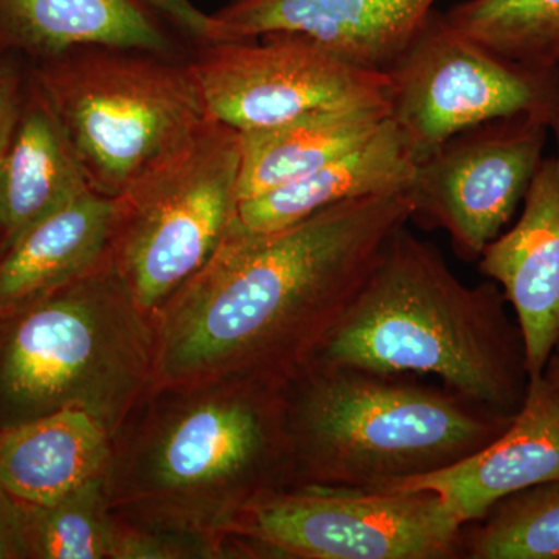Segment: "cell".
Wrapping results in <instances>:
<instances>
[{"mask_svg": "<svg viewBox=\"0 0 559 559\" xmlns=\"http://www.w3.org/2000/svg\"><path fill=\"white\" fill-rule=\"evenodd\" d=\"M409 194L341 202L282 229L235 219L218 249L154 312L153 385L242 381L285 389L358 297Z\"/></svg>", "mask_w": 559, "mask_h": 559, "instance_id": "1", "label": "cell"}, {"mask_svg": "<svg viewBox=\"0 0 559 559\" xmlns=\"http://www.w3.org/2000/svg\"><path fill=\"white\" fill-rule=\"evenodd\" d=\"M103 481L110 514L124 524L223 546L249 503L294 485L285 389L151 385L114 433Z\"/></svg>", "mask_w": 559, "mask_h": 559, "instance_id": "2", "label": "cell"}, {"mask_svg": "<svg viewBox=\"0 0 559 559\" xmlns=\"http://www.w3.org/2000/svg\"><path fill=\"white\" fill-rule=\"evenodd\" d=\"M407 226L390 237L314 360L437 378L463 399L514 417L530 374L524 336L506 294L489 278L463 283L440 249Z\"/></svg>", "mask_w": 559, "mask_h": 559, "instance_id": "3", "label": "cell"}, {"mask_svg": "<svg viewBox=\"0 0 559 559\" xmlns=\"http://www.w3.org/2000/svg\"><path fill=\"white\" fill-rule=\"evenodd\" d=\"M312 360L285 388L294 485L381 489L476 454L513 417L443 385Z\"/></svg>", "mask_w": 559, "mask_h": 559, "instance_id": "4", "label": "cell"}, {"mask_svg": "<svg viewBox=\"0 0 559 559\" xmlns=\"http://www.w3.org/2000/svg\"><path fill=\"white\" fill-rule=\"evenodd\" d=\"M0 311L16 318L0 347V400L17 423L80 409L114 437L154 384V318L110 252L64 285Z\"/></svg>", "mask_w": 559, "mask_h": 559, "instance_id": "5", "label": "cell"}, {"mask_svg": "<svg viewBox=\"0 0 559 559\" xmlns=\"http://www.w3.org/2000/svg\"><path fill=\"white\" fill-rule=\"evenodd\" d=\"M28 79L90 189L110 200L212 119L190 64L150 51L73 49L35 61Z\"/></svg>", "mask_w": 559, "mask_h": 559, "instance_id": "6", "label": "cell"}, {"mask_svg": "<svg viewBox=\"0 0 559 559\" xmlns=\"http://www.w3.org/2000/svg\"><path fill=\"white\" fill-rule=\"evenodd\" d=\"M241 132L210 119L112 198L110 255L154 314L218 249L240 205Z\"/></svg>", "mask_w": 559, "mask_h": 559, "instance_id": "7", "label": "cell"}, {"mask_svg": "<svg viewBox=\"0 0 559 559\" xmlns=\"http://www.w3.org/2000/svg\"><path fill=\"white\" fill-rule=\"evenodd\" d=\"M465 532L430 491L297 485L253 500L221 538L246 558L455 559Z\"/></svg>", "mask_w": 559, "mask_h": 559, "instance_id": "8", "label": "cell"}, {"mask_svg": "<svg viewBox=\"0 0 559 559\" xmlns=\"http://www.w3.org/2000/svg\"><path fill=\"white\" fill-rule=\"evenodd\" d=\"M388 75L390 119L418 162L487 121L532 114L551 123L559 110V70L506 60L452 27L439 10Z\"/></svg>", "mask_w": 559, "mask_h": 559, "instance_id": "9", "label": "cell"}, {"mask_svg": "<svg viewBox=\"0 0 559 559\" xmlns=\"http://www.w3.org/2000/svg\"><path fill=\"white\" fill-rule=\"evenodd\" d=\"M189 64L209 116L240 132L318 109L390 103L388 73L358 68L290 33L204 44Z\"/></svg>", "mask_w": 559, "mask_h": 559, "instance_id": "10", "label": "cell"}, {"mask_svg": "<svg viewBox=\"0 0 559 559\" xmlns=\"http://www.w3.org/2000/svg\"><path fill=\"white\" fill-rule=\"evenodd\" d=\"M549 132L546 119L520 114L452 135L417 164L412 221L447 231L460 259L479 260L524 201Z\"/></svg>", "mask_w": 559, "mask_h": 559, "instance_id": "11", "label": "cell"}, {"mask_svg": "<svg viewBox=\"0 0 559 559\" xmlns=\"http://www.w3.org/2000/svg\"><path fill=\"white\" fill-rule=\"evenodd\" d=\"M437 0H227L209 14L205 44L270 33L307 36L358 68L388 73ZM204 46V44H202Z\"/></svg>", "mask_w": 559, "mask_h": 559, "instance_id": "12", "label": "cell"}, {"mask_svg": "<svg viewBox=\"0 0 559 559\" xmlns=\"http://www.w3.org/2000/svg\"><path fill=\"white\" fill-rule=\"evenodd\" d=\"M559 480V381L544 371L530 378L509 428L476 454L426 476L381 489L430 491L460 524L484 520L500 500Z\"/></svg>", "mask_w": 559, "mask_h": 559, "instance_id": "13", "label": "cell"}, {"mask_svg": "<svg viewBox=\"0 0 559 559\" xmlns=\"http://www.w3.org/2000/svg\"><path fill=\"white\" fill-rule=\"evenodd\" d=\"M550 132L557 151L540 162L520 219L477 260L520 323L530 378L546 371L559 345V110Z\"/></svg>", "mask_w": 559, "mask_h": 559, "instance_id": "14", "label": "cell"}, {"mask_svg": "<svg viewBox=\"0 0 559 559\" xmlns=\"http://www.w3.org/2000/svg\"><path fill=\"white\" fill-rule=\"evenodd\" d=\"M162 22L145 0H0V57L43 61L83 47L171 57L176 46Z\"/></svg>", "mask_w": 559, "mask_h": 559, "instance_id": "15", "label": "cell"}, {"mask_svg": "<svg viewBox=\"0 0 559 559\" xmlns=\"http://www.w3.org/2000/svg\"><path fill=\"white\" fill-rule=\"evenodd\" d=\"M86 190L60 121L25 76L20 116L0 157V255Z\"/></svg>", "mask_w": 559, "mask_h": 559, "instance_id": "16", "label": "cell"}, {"mask_svg": "<svg viewBox=\"0 0 559 559\" xmlns=\"http://www.w3.org/2000/svg\"><path fill=\"white\" fill-rule=\"evenodd\" d=\"M110 440L108 426L80 409L0 429V489L21 506L57 502L103 476Z\"/></svg>", "mask_w": 559, "mask_h": 559, "instance_id": "17", "label": "cell"}, {"mask_svg": "<svg viewBox=\"0 0 559 559\" xmlns=\"http://www.w3.org/2000/svg\"><path fill=\"white\" fill-rule=\"evenodd\" d=\"M417 164L403 132L389 119L377 134L319 170L241 201L237 221L248 230H275L341 202L407 193Z\"/></svg>", "mask_w": 559, "mask_h": 559, "instance_id": "18", "label": "cell"}, {"mask_svg": "<svg viewBox=\"0 0 559 559\" xmlns=\"http://www.w3.org/2000/svg\"><path fill=\"white\" fill-rule=\"evenodd\" d=\"M114 201L86 190L0 255V310L36 299L97 266L110 252Z\"/></svg>", "mask_w": 559, "mask_h": 559, "instance_id": "19", "label": "cell"}, {"mask_svg": "<svg viewBox=\"0 0 559 559\" xmlns=\"http://www.w3.org/2000/svg\"><path fill=\"white\" fill-rule=\"evenodd\" d=\"M389 119V102L364 103L241 132L240 202L319 170L377 134Z\"/></svg>", "mask_w": 559, "mask_h": 559, "instance_id": "20", "label": "cell"}, {"mask_svg": "<svg viewBox=\"0 0 559 559\" xmlns=\"http://www.w3.org/2000/svg\"><path fill=\"white\" fill-rule=\"evenodd\" d=\"M16 510L25 557L119 559L121 524L110 514L103 476L57 502Z\"/></svg>", "mask_w": 559, "mask_h": 559, "instance_id": "21", "label": "cell"}, {"mask_svg": "<svg viewBox=\"0 0 559 559\" xmlns=\"http://www.w3.org/2000/svg\"><path fill=\"white\" fill-rule=\"evenodd\" d=\"M444 16L506 60L559 70V0H463Z\"/></svg>", "mask_w": 559, "mask_h": 559, "instance_id": "22", "label": "cell"}, {"mask_svg": "<svg viewBox=\"0 0 559 559\" xmlns=\"http://www.w3.org/2000/svg\"><path fill=\"white\" fill-rule=\"evenodd\" d=\"M463 558L559 559V480L500 500L466 527Z\"/></svg>", "mask_w": 559, "mask_h": 559, "instance_id": "23", "label": "cell"}, {"mask_svg": "<svg viewBox=\"0 0 559 559\" xmlns=\"http://www.w3.org/2000/svg\"><path fill=\"white\" fill-rule=\"evenodd\" d=\"M25 76L10 55L0 57V157L20 116Z\"/></svg>", "mask_w": 559, "mask_h": 559, "instance_id": "24", "label": "cell"}, {"mask_svg": "<svg viewBox=\"0 0 559 559\" xmlns=\"http://www.w3.org/2000/svg\"><path fill=\"white\" fill-rule=\"evenodd\" d=\"M145 2L183 35L198 43H205L209 14L191 5L190 0H145Z\"/></svg>", "mask_w": 559, "mask_h": 559, "instance_id": "25", "label": "cell"}, {"mask_svg": "<svg viewBox=\"0 0 559 559\" xmlns=\"http://www.w3.org/2000/svg\"><path fill=\"white\" fill-rule=\"evenodd\" d=\"M25 557L16 503L0 489V559Z\"/></svg>", "mask_w": 559, "mask_h": 559, "instance_id": "26", "label": "cell"}, {"mask_svg": "<svg viewBox=\"0 0 559 559\" xmlns=\"http://www.w3.org/2000/svg\"><path fill=\"white\" fill-rule=\"evenodd\" d=\"M546 371H549L551 377L557 378V380L559 381V359L557 358V356H551L549 364H547Z\"/></svg>", "mask_w": 559, "mask_h": 559, "instance_id": "27", "label": "cell"}, {"mask_svg": "<svg viewBox=\"0 0 559 559\" xmlns=\"http://www.w3.org/2000/svg\"><path fill=\"white\" fill-rule=\"evenodd\" d=\"M554 355L557 356V358L559 359V345H558L557 349H555Z\"/></svg>", "mask_w": 559, "mask_h": 559, "instance_id": "28", "label": "cell"}]
</instances>
